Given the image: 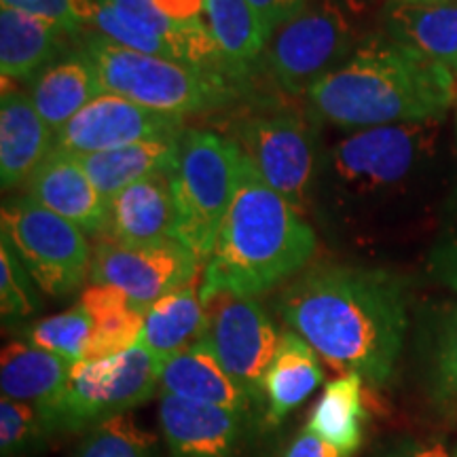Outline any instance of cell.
<instances>
[{
    "label": "cell",
    "instance_id": "obj_1",
    "mask_svg": "<svg viewBox=\"0 0 457 457\" xmlns=\"http://www.w3.org/2000/svg\"><path fill=\"white\" fill-rule=\"evenodd\" d=\"M278 310L337 373L377 387L392 379L409 327V286L396 273L324 262L286 286Z\"/></svg>",
    "mask_w": 457,
    "mask_h": 457
},
{
    "label": "cell",
    "instance_id": "obj_2",
    "mask_svg": "<svg viewBox=\"0 0 457 457\" xmlns=\"http://www.w3.org/2000/svg\"><path fill=\"white\" fill-rule=\"evenodd\" d=\"M313 119L343 129L438 121L455 102L449 66L415 54L384 32L364 34L343 64L305 96Z\"/></svg>",
    "mask_w": 457,
    "mask_h": 457
},
{
    "label": "cell",
    "instance_id": "obj_3",
    "mask_svg": "<svg viewBox=\"0 0 457 457\" xmlns=\"http://www.w3.org/2000/svg\"><path fill=\"white\" fill-rule=\"evenodd\" d=\"M316 244L305 214L273 191L244 157L236 197L204 267L199 293L227 290L256 299L295 278L312 261Z\"/></svg>",
    "mask_w": 457,
    "mask_h": 457
},
{
    "label": "cell",
    "instance_id": "obj_4",
    "mask_svg": "<svg viewBox=\"0 0 457 457\" xmlns=\"http://www.w3.org/2000/svg\"><path fill=\"white\" fill-rule=\"evenodd\" d=\"M98 72L104 94L119 96L151 111L174 114L208 112L244 96V81L228 74L146 55L87 30L77 41Z\"/></svg>",
    "mask_w": 457,
    "mask_h": 457
},
{
    "label": "cell",
    "instance_id": "obj_5",
    "mask_svg": "<svg viewBox=\"0 0 457 457\" xmlns=\"http://www.w3.org/2000/svg\"><path fill=\"white\" fill-rule=\"evenodd\" d=\"M244 155L225 134L185 129L171 170L176 222L171 239L185 244L205 267L236 197Z\"/></svg>",
    "mask_w": 457,
    "mask_h": 457
},
{
    "label": "cell",
    "instance_id": "obj_6",
    "mask_svg": "<svg viewBox=\"0 0 457 457\" xmlns=\"http://www.w3.org/2000/svg\"><path fill=\"white\" fill-rule=\"evenodd\" d=\"M159 377L162 362L142 343L104 360H81L54 407L38 413L45 434L89 430L125 415L155 396Z\"/></svg>",
    "mask_w": 457,
    "mask_h": 457
},
{
    "label": "cell",
    "instance_id": "obj_7",
    "mask_svg": "<svg viewBox=\"0 0 457 457\" xmlns=\"http://www.w3.org/2000/svg\"><path fill=\"white\" fill-rule=\"evenodd\" d=\"M436 129L438 121H424L352 131L327 159L335 191L356 199L396 191L428 162Z\"/></svg>",
    "mask_w": 457,
    "mask_h": 457
},
{
    "label": "cell",
    "instance_id": "obj_8",
    "mask_svg": "<svg viewBox=\"0 0 457 457\" xmlns=\"http://www.w3.org/2000/svg\"><path fill=\"white\" fill-rule=\"evenodd\" d=\"M310 117L284 106L254 108L231 125L228 136L262 180L301 212L310 205L318 174V140Z\"/></svg>",
    "mask_w": 457,
    "mask_h": 457
},
{
    "label": "cell",
    "instance_id": "obj_9",
    "mask_svg": "<svg viewBox=\"0 0 457 457\" xmlns=\"http://www.w3.org/2000/svg\"><path fill=\"white\" fill-rule=\"evenodd\" d=\"M0 231V239L11 245L45 295L68 296L89 278L94 253L85 233L34 199L4 204Z\"/></svg>",
    "mask_w": 457,
    "mask_h": 457
},
{
    "label": "cell",
    "instance_id": "obj_10",
    "mask_svg": "<svg viewBox=\"0 0 457 457\" xmlns=\"http://www.w3.org/2000/svg\"><path fill=\"white\" fill-rule=\"evenodd\" d=\"M358 43L350 17L337 4H307L273 34L265 62L286 94L307 96L352 55Z\"/></svg>",
    "mask_w": 457,
    "mask_h": 457
},
{
    "label": "cell",
    "instance_id": "obj_11",
    "mask_svg": "<svg viewBox=\"0 0 457 457\" xmlns=\"http://www.w3.org/2000/svg\"><path fill=\"white\" fill-rule=\"evenodd\" d=\"M202 303L208 313L204 339L212 347L227 375L259 407L265 400L262 381L276 356L282 333H278L261 303L250 296L216 290L202 295Z\"/></svg>",
    "mask_w": 457,
    "mask_h": 457
},
{
    "label": "cell",
    "instance_id": "obj_12",
    "mask_svg": "<svg viewBox=\"0 0 457 457\" xmlns=\"http://www.w3.org/2000/svg\"><path fill=\"white\" fill-rule=\"evenodd\" d=\"M202 267L197 256L176 239L145 245L102 239L91 254L89 282L123 290L131 305L146 312L165 295L199 279Z\"/></svg>",
    "mask_w": 457,
    "mask_h": 457
},
{
    "label": "cell",
    "instance_id": "obj_13",
    "mask_svg": "<svg viewBox=\"0 0 457 457\" xmlns=\"http://www.w3.org/2000/svg\"><path fill=\"white\" fill-rule=\"evenodd\" d=\"M185 119L145 108L112 94H102L55 134L54 151L71 155L112 151L140 142L174 138Z\"/></svg>",
    "mask_w": 457,
    "mask_h": 457
},
{
    "label": "cell",
    "instance_id": "obj_14",
    "mask_svg": "<svg viewBox=\"0 0 457 457\" xmlns=\"http://www.w3.org/2000/svg\"><path fill=\"white\" fill-rule=\"evenodd\" d=\"M159 426L170 457H233L248 417L237 411L159 394Z\"/></svg>",
    "mask_w": 457,
    "mask_h": 457
},
{
    "label": "cell",
    "instance_id": "obj_15",
    "mask_svg": "<svg viewBox=\"0 0 457 457\" xmlns=\"http://www.w3.org/2000/svg\"><path fill=\"white\" fill-rule=\"evenodd\" d=\"M28 197L71 220L83 233L104 236L108 199L102 195L71 153L51 151L26 182Z\"/></svg>",
    "mask_w": 457,
    "mask_h": 457
},
{
    "label": "cell",
    "instance_id": "obj_16",
    "mask_svg": "<svg viewBox=\"0 0 457 457\" xmlns=\"http://www.w3.org/2000/svg\"><path fill=\"white\" fill-rule=\"evenodd\" d=\"M176 222L171 171L140 179L108 202V242L145 245L171 239Z\"/></svg>",
    "mask_w": 457,
    "mask_h": 457
},
{
    "label": "cell",
    "instance_id": "obj_17",
    "mask_svg": "<svg viewBox=\"0 0 457 457\" xmlns=\"http://www.w3.org/2000/svg\"><path fill=\"white\" fill-rule=\"evenodd\" d=\"M55 131L43 121L24 91L3 89L0 98V185L4 191L28 182L54 151Z\"/></svg>",
    "mask_w": 457,
    "mask_h": 457
},
{
    "label": "cell",
    "instance_id": "obj_18",
    "mask_svg": "<svg viewBox=\"0 0 457 457\" xmlns=\"http://www.w3.org/2000/svg\"><path fill=\"white\" fill-rule=\"evenodd\" d=\"M159 394L216 404L245 417L253 415L256 409L248 394H244L242 387L220 367L219 358L205 339L165 360L159 377Z\"/></svg>",
    "mask_w": 457,
    "mask_h": 457
},
{
    "label": "cell",
    "instance_id": "obj_19",
    "mask_svg": "<svg viewBox=\"0 0 457 457\" xmlns=\"http://www.w3.org/2000/svg\"><path fill=\"white\" fill-rule=\"evenodd\" d=\"M102 94L104 89L100 85L98 72L77 45L37 74L28 96L43 121L57 134Z\"/></svg>",
    "mask_w": 457,
    "mask_h": 457
},
{
    "label": "cell",
    "instance_id": "obj_20",
    "mask_svg": "<svg viewBox=\"0 0 457 457\" xmlns=\"http://www.w3.org/2000/svg\"><path fill=\"white\" fill-rule=\"evenodd\" d=\"M381 32L428 60L457 68V0L438 4L387 0L381 11Z\"/></svg>",
    "mask_w": 457,
    "mask_h": 457
},
{
    "label": "cell",
    "instance_id": "obj_21",
    "mask_svg": "<svg viewBox=\"0 0 457 457\" xmlns=\"http://www.w3.org/2000/svg\"><path fill=\"white\" fill-rule=\"evenodd\" d=\"M74 41L60 28L20 13L13 9H0V72L7 81H34L62 55L71 51Z\"/></svg>",
    "mask_w": 457,
    "mask_h": 457
},
{
    "label": "cell",
    "instance_id": "obj_22",
    "mask_svg": "<svg viewBox=\"0 0 457 457\" xmlns=\"http://www.w3.org/2000/svg\"><path fill=\"white\" fill-rule=\"evenodd\" d=\"M74 364L28 341H11L0 356L3 398L32 404L38 413L54 407Z\"/></svg>",
    "mask_w": 457,
    "mask_h": 457
},
{
    "label": "cell",
    "instance_id": "obj_23",
    "mask_svg": "<svg viewBox=\"0 0 457 457\" xmlns=\"http://www.w3.org/2000/svg\"><path fill=\"white\" fill-rule=\"evenodd\" d=\"M322 381L324 373L316 350L295 330H282L278 352L262 381L267 424L278 426L284 421L322 386Z\"/></svg>",
    "mask_w": 457,
    "mask_h": 457
},
{
    "label": "cell",
    "instance_id": "obj_24",
    "mask_svg": "<svg viewBox=\"0 0 457 457\" xmlns=\"http://www.w3.org/2000/svg\"><path fill=\"white\" fill-rule=\"evenodd\" d=\"M202 279L182 286L145 312L140 343L159 362L202 341L208 330V313L199 295Z\"/></svg>",
    "mask_w": 457,
    "mask_h": 457
},
{
    "label": "cell",
    "instance_id": "obj_25",
    "mask_svg": "<svg viewBox=\"0 0 457 457\" xmlns=\"http://www.w3.org/2000/svg\"><path fill=\"white\" fill-rule=\"evenodd\" d=\"M180 136L74 157L81 163L94 187L111 202L117 193H121L125 187L134 185L140 179L157 174V171L174 170L176 157H179Z\"/></svg>",
    "mask_w": 457,
    "mask_h": 457
},
{
    "label": "cell",
    "instance_id": "obj_26",
    "mask_svg": "<svg viewBox=\"0 0 457 457\" xmlns=\"http://www.w3.org/2000/svg\"><path fill=\"white\" fill-rule=\"evenodd\" d=\"M79 303L94 322V335L85 360H104L138 345L145 328V312L131 305L123 290L91 284Z\"/></svg>",
    "mask_w": 457,
    "mask_h": 457
},
{
    "label": "cell",
    "instance_id": "obj_27",
    "mask_svg": "<svg viewBox=\"0 0 457 457\" xmlns=\"http://www.w3.org/2000/svg\"><path fill=\"white\" fill-rule=\"evenodd\" d=\"M362 387L364 379L356 373L341 375L330 381L312 409L305 430L352 457L362 445L367 424Z\"/></svg>",
    "mask_w": 457,
    "mask_h": 457
},
{
    "label": "cell",
    "instance_id": "obj_28",
    "mask_svg": "<svg viewBox=\"0 0 457 457\" xmlns=\"http://www.w3.org/2000/svg\"><path fill=\"white\" fill-rule=\"evenodd\" d=\"M104 3L123 11L125 15L134 17L138 24L155 32L163 41H168L174 47L179 60L185 62V64L205 68V71H216L228 74V77H236L239 81H245L228 66L208 24H204V21L180 24V21H174L171 17L162 13L153 0H104Z\"/></svg>",
    "mask_w": 457,
    "mask_h": 457
},
{
    "label": "cell",
    "instance_id": "obj_29",
    "mask_svg": "<svg viewBox=\"0 0 457 457\" xmlns=\"http://www.w3.org/2000/svg\"><path fill=\"white\" fill-rule=\"evenodd\" d=\"M205 17L220 54L242 79L265 55L271 34L248 0H205Z\"/></svg>",
    "mask_w": 457,
    "mask_h": 457
},
{
    "label": "cell",
    "instance_id": "obj_30",
    "mask_svg": "<svg viewBox=\"0 0 457 457\" xmlns=\"http://www.w3.org/2000/svg\"><path fill=\"white\" fill-rule=\"evenodd\" d=\"M72 457H157V438L131 417L117 415L89 428Z\"/></svg>",
    "mask_w": 457,
    "mask_h": 457
},
{
    "label": "cell",
    "instance_id": "obj_31",
    "mask_svg": "<svg viewBox=\"0 0 457 457\" xmlns=\"http://www.w3.org/2000/svg\"><path fill=\"white\" fill-rule=\"evenodd\" d=\"M91 335H94V322L81 303H77L71 310L38 320L28 328L26 337L32 345L77 364L87 356Z\"/></svg>",
    "mask_w": 457,
    "mask_h": 457
},
{
    "label": "cell",
    "instance_id": "obj_32",
    "mask_svg": "<svg viewBox=\"0 0 457 457\" xmlns=\"http://www.w3.org/2000/svg\"><path fill=\"white\" fill-rule=\"evenodd\" d=\"M87 28L89 30L100 32L108 41L121 45V47L140 51L146 55H159L170 57V60H179L174 47L155 32H151L134 17L125 15L112 4L104 3V0H91L87 11ZM180 62V60H179Z\"/></svg>",
    "mask_w": 457,
    "mask_h": 457
},
{
    "label": "cell",
    "instance_id": "obj_33",
    "mask_svg": "<svg viewBox=\"0 0 457 457\" xmlns=\"http://www.w3.org/2000/svg\"><path fill=\"white\" fill-rule=\"evenodd\" d=\"M37 282L17 259L11 245L0 239V312L4 320L28 318L38 310L41 301L37 295Z\"/></svg>",
    "mask_w": 457,
    "mask_h": 457
},
{
    "label": "cell",
    "instance_id": "obj_34",
    "mask_svg": "<svg viewBox=\"0 0 457 457\" xmlns=\"http://www.w3.org/2000/svg\"><path fill=\"white\" fill-rule=\"evenodd\" d=\"M45 428L38 411L32 404L17 400H0V453L17 457L30 447L37 438H43Z\"/></svg>",
    "mask_w": 457,
    "mask_h": 457
},
{
    "label": "cell",
    "instance_id": "obj_35",
    "mask_svg": "<svg viewBox=\"0 0 457 457\" xmlns=\"http://www.w3.org/2000/svg\"><path fill=\"white\" fill-rule=\"evenodd\" d=\"M91 0H0L4 9L38 17L47 24L60 28L74 41L87 32V11Z\"/></svg>",
    "mask_w": 457,
    "mask_h": 457
},
{
    "label": "cell",
    "instance_id": "obj_36",
    "mask_svg": "<svg viewBox=\"0 0 457 457\" xmlns=\"http://www.w3.org/2000/svg\"><path fill=\"white\" fill-rule=\"evenodd\" d=\"M432 384L445 403L457 404V307L438 322L432 353Z\"/></svg>",
    "mask_w": 457,
    "mask_h": 457
},
{
    "label": "cell",
    "instance_id": "obj_37",
    "mask_svg": "<svg viewBox=\"0 0 457 457\" xmlns=\"http://www.w3.org/2000/svg\"><path fill=\"white\" fill-rule=\"evenodd\" d=\"M428 273L434 282L457 293V195L445 222L441 236L428 254Z\"/></svg>",
    "mask_w": 457,
    "mask_h": 457
},
{
    "label": "cell",
    "instance_id": "obj_38",
    "mask_svg": "<svg viewBox=\"0 0 457 457\" xmlns=\"http://www.w3.org/2000/svg\"><path fill=\"white\" fill-rule=\"evenodd\" d=\"M248 3L259 13L271 37L307 7V0H248Z\"/></svg>",
    "mask_w": 457,
    "mask_h": 457
},
{
    "label": "cell",
    "instance_id": "obj_39",
    "mask_svg": "<svg viewBox=\"0 0 457 457\" xmlns=\"http://www.w3.org/2000/svg\"><path fill=\"white\" fill-rule=\"evenodd\" d=\"M284 457H350L345 455L343 451H339L333 445H328L327 441L312 434L310 430H303L301 434H296L295 441L288 445Z\"/></svg>",
    "mask_w": 457,
    "mask_h": 457
},
{
    "label": "cell",
    "instance_id": "obj_40",
    "mask_svg": "<svg viewBox=\"0 0 457 457\" xmlns=\"http://www.w3.org/2000/svg\"><path fill=\"white\" fill-rule=\"evenodd\" d=\"M157 9L180 24L202 21L205 13V0H153Z\"/></svg>",
    "mask_w": 457,
    "mask_h": 457
},
{
    "label": "cell",
    "instance_id": "obj_41",
    "mask_svg": "<svg viewBox=\"0 0 457 457\" xmlns=\"http://www.w3.org/2000/svg\"><path fill=\"white\" fill-rule=\"evenodd\" d=\"M386 457H453L443 443H407Z\"/></svg>",
    "mask_w": 457,
    "mask_h": 457
},
{
    "label": "cell",
    "instance_id": "obj_42",
    "mask_svg": "<svg viewBox=\"0 0 457 457\" xmlns=\"http://www.w3.org/2000/svg\"><path fill=\"white\" fill-rule=\"evenodd\" d=\"M390 3H404V4H438V3H449V0H390Z\"/></svg>",
    "mask_w": 457,
    "mask_h": 457
},
{
    "label": "cell",
    "instance_id": "obj_43",
    "mask_svg": "<svg viewBox=\"0 0 457 457\" xmlns=\"http://www.w3.org/2000/svg\"><path fill=\"white\" fill-rule=\"evenodd\" d=\"M453 457H457V449H455V453H453Z\"/></svg>",
    "mask_w": 457,
    "mask_h": 457
}]
</instances>
